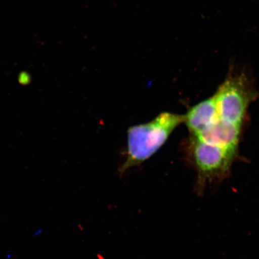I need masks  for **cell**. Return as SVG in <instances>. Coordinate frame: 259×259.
<instances>
[{
    "label": "cell",
    "instance_id": "6da1fadb",
    "mask_svg": "<svg viewBox=\"0 0 259 259\" xmlns=\"http://www.w3.org/2000/svg\"><path fill=\"white\" fill-rule=\"evenodd\" d=\"M184 119V115L163 112L150 122L130 127L126 159L119 168V174L122 175L153 156Z\"/></svg>",
    "mask_w": 259,
    "mask_h": 259
},
{
    "label": "cell",
    "instance_id": "7a4b0ae2",
    "mask_svg": "<svg viewBox=\"0 0 259 259\" xmlns=\"http://www.w3.org/2000/svg\"><path fill=\"white\" fill-rule=\"evenodd\" d=\"M213 97L219 117L241 126L249 105L256 98L257 92L248 70L232 64Z\"/></svg>",
    "mask_w": 259,
    "mask_h": 259
},
{
    "label": "cell",
    "instance_id": "3957f363",
    "mask_svg": "<svg viewBox=\"0 0 259 259\" xmlns=\"http://www.w3.org/2000/svg\"><path fill=\"white\" fill-rule=\"evenodd\" d=\"M190 154L197 172L196 192L202 195L207 185L220 184L228 176L236 152L193 138Z\"/></svg>",
    "mask_w": 259,
    "mask_h": 259
},
{
    "label": "cell",
    "instance_id": "277c9868",
    "mask_svg": "<svg viewBox=\"0 0 259 259\" xmlns=\"http://www.w3.org/2000/svg\"><path fill=\"white\" fill-rule=\"evenodd\" d=\"M241 126L220 118L199 134L193 137L205 143L236 152L240 139Z\"/></svg>",
    "mask_w": 259,
    "mask_h": 259
},
{
    "label": "cell",
    "instance_id": "5b68a950",
    "mask_svg": "<svg viewBox=\"0 0 259 259\" xmlns=\"http://www.w3.org/2000/svg\"><path fill=\"white\" fill-rule=\"evenodd\" d=\"M184 116V122L195 137L219 118L214 97L199 103Z\"/></svg>",
    "mask_w": 259,
    "mask_h": 259
}]
</instances>
